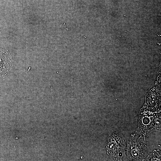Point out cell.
<instances>
[{"instance_id": "obj_1", "label": "cell", "mask_w": 161, "mask_h": 161, "mask_svg": "<svg viewBox=\"0 0 161 161\" xmlns=\"http://www.w3.org/2000/svg\"><path fill=\"white\" fill-rule=\"evenodd\" d=\"M149 149V145L145 137L135 132L127 139L126 160L144 161L148 155Z\"/></svg>"}, {"instance_id": "obj_2", "label": "cell", "mask_w": 161, "mask_h": 161, "mask_svg": "<svg viewBox=\"0 0 161 161\" xmlns=\"http://www.w3.org/2000/svg\"><path fill=\"white\" fill-rule=\"evenodd\" d=\"M161 114V109L144 104L139 111L138 125L135 132L145 137H148L155 131L156 121Z\"/></svg>"}, {"instance_id": "obj_3", "label": "cell", "mask_w": 161, "mask_h": 161, "mask_svg": "<svg viewBox=\"0 0 161 161\" xmlns=\"http://www.w3.org/2000/svg\"><path fill=\"white\" fill-rule=\"evenodd\" d=\"M126 144L124 137L116 132L109 136L106 146L107 154L114 161L126 160Z\"/></svg>"}, {"instance_id": "obj_4", "label": "cell", "mask_w": 161, "mask_h": 161, "mask_svg": "<svg viewBox=\"0 0 161 161\" xmlns=\"http://www.w3.org/2000/svg\"><path fill=\"white\" fill-rule=\"evenodd\" d=\"M12 66L11 56L7 50H0V78L5 77Z\"/></svg>"}, {"instance_id": "obj_5", "label": "cell", "mask_w": 161, "mask_h": 161, "mask_svg": "<svg viewBox=\"0 0 161 161\" xmlns=\"http://www.w3.org/2000/svg\"><path fill=\"white\" fill-rule=\"evenodd\" d=\"M144 105L161 109L160 93V92L149 91L145 96Z\"/></svg>"}, {"instance_id": "obj_6", "label": "cell", "mask_w": 161, "mask_h": 161, "mask_svg": "<svg viewBox=\"0 0 161 161\" xmlns=\"http://www.w3.org/2000/svg\"><path fill=\"white\" fill-rule=\"evenodd\" d=\"M161 152L160 150H154L147 156L144 161H160Z\"/></svg>"}]
</instances>
